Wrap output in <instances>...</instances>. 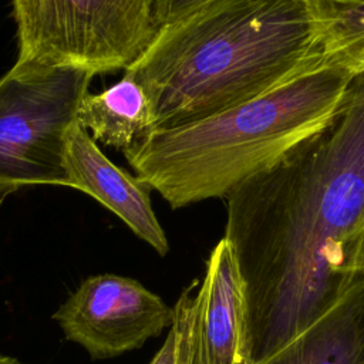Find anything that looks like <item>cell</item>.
<instances>
[{
    "label": "cell",
    "instance_id": "obj_1",
    "mask_svg": "<svg viewBox=\"0 0 364 364\" xmlns=\"http://www.w3.org/2000/svg\"><path fill=\"white\" fill-rule=\"evenodd\" d=\"M243 282L247 364L326 314L357 280L364 223V73L336 117L226 198Z\"/></svg>",
    "mask_w": 364,
    "mask_h": 364
},
{
    "label": "cell",
    "instance_id": "obj_3",
    "mask_svg": "<svg viewBox=\"0 0 364 364\" xmlns=\"http://www.w3.org/2000/svg\"><path fill=\"white\" fill-rule=\"evenodd\" d=\"M355 75L324 61L282 87L205 119L152 131L124 155L172 209L226 198L338 112Z\"/></svg>",
    "mask_w": 364,
    "mask_h": 364
},
{
    "label": "cell",
    "instance_id": "obj_15",
    "mask_svg": "<svg viewBox=\"0 0 364 364\" xmlns=\"http://www.w3.org/2000/svg\"><path fill=\"white\" fill-rule=\"evenodd\" d=\"M0 364H24L13 357H6V355H0Z\"/></svg>",
    "mask_w": 364,
    "mask_h": 364
},
{
    "label": "cell",
    "instance_id": "obj_6",
    "mask_svg": "<svg viewBox=\"0 0 364 364\" xmlns=\"http://www.w3.org/2000/svg\"><path fill=\"white\" fill-rule=\"evenodd\" d=\"M53 318L67 340L100 360L142 347L173 324L175 310L138 280L104 273L85 279Z\"/></svg>",
    "mask_w": 364,
    "mask_h": 364
},
{
    "label": "cell",
    "instance_id": "obj_11",
    "mask_svg": "<svg viewBox=\"0 0 364 364\" xmlns=\"http://www.w3.org/2000/svg\"><path fill=\"white\" fill-rule=\"evenodd\" d=\"M327 63L364 73V0H309Z\"/></svg>",
    "mask_w": 364,
    "mask_h": 364
},
{
    "label": "cell",
    "instance_id": "obj_14",
    "mask_svg": "<svg viewBox=\"0 0 364 364\" xmlns=\"http://www.w3.org/2000/svg\"><path fill=\"white\" fill-rule=\"evenodd\" d=\"M357 276L364 277V223L360 233L358 252H357Z\"/></svg>",
    "mask_w": 364,
    "mask_h": 364
},
{
    "label": "cell",
    "instance_id": "obj_13",
    "mask_svg": "<svg viewBox=\"0 0 364 364\" xmlns=\"http://www.w3.org/2000/svg\"><path fill=\"white\" fill-rule=\"evenodd\" d=\"M149 364H178V338L173 326L169 327L165 343Z\"/></svg>",
    "mask_w": 364,
    "mask_h": 364
},
{
    "label": "cell",
    "instance_id": "obj_2",
    "mask_svg": "<svg viewBox=\"0 0 364 364\" xmlns=\"http://www.w3.org/2000/svg\"><path fill=\"white\" fill-rule=\"evenodd\" d=\"M309 0H210L162 26L125 70L145 91L152 131L259 98L323 64Z\"/></svg>",
    "mask_w": 364,
    "mask_h": 364
},
{
    "label": "cell",
    "instance_id": "obj_10",
    "mask_svg": "<svg viewBox=\"0 0 364 364\" xmlns=\"http://www.w3.org/2000/svg\"><path fill=\"white\" fill-rule=\"evenodd\" d=\"M77 122L92 139L127 151L152 132V112L144 88L128 74L101 92H87Z\"/></svg>",
    "mask_w": 364,
    "mask_h": 364
},
{
    "label": "cell",
    "instance_id": "obj_12",
    "mask_svg": "<svg viewBox=\"0 0 364 364\" xmlns=\"http://www.w3.org/2000/svg\"><path fill=\"white\" fill-rule=\"evenodd\" d=\"M208 1L210 0H158V21L161 27L171 24L193 13Z\"/></svg>",
    "mask_w": 364,
    "mask_h": 364
},
{
    "label": "cell",
    "instance_id": "obj_7",
    "mask_svg": "<svg viewBox=\"0 0 364 364\" xmlns=\"http://www.w3.org/2000/svg\"><path fill=\"white\" fill-rule=\"evenodd\" d=\"M65 168L68 188L92 196L161 256L168 253L166 235L152 209L151 186L111 162L78 122L67 135Z\"/></svg>",
    "mask_w": 364,
    "mask_h": 364
},
{
    "label": "cell",
    "instance_id": "obj_8",
    "mask_svg": "<svg viewBox=\"0 0 364 364\" xmlns=\"http://www.w3.org/2000/svg\"><path fill=\"white\" fill-rule=\"evenodd\" d=\"M195 299L193 364H247L243 282L225 237L208 259Z\"/></svg>",
    "mask_w": 364,
    "mask_h": 364
},
{
    "label": "cell",
    "instance_id": "obj_4",
    "mask_svg": "<svg viewBox=\"0 0 364 364\" xmlns=\"http://www.w3.org/2000/svg\"><path fill=\"white\" fill-rule=\"evenodd\" d=\"M95 74L17 58L0 78V189L68 186L67 135Z\"/></svg>",
    "mask_w": 364,
    "mask_h": 364
},
{
    "label": "cell",
    "instance_id": "obj_16",
    "mask_svg": "<svg viewBox=\"0 0 364 364\" xmlns=\"http://www.w3.org/2000/svg\"><path fill=\"white\" fill-rule=\"evenodd\" d=\"M9 192L7 191H4V189H0V203H1V200H3V198L7 195Z\"/></svg>",
    "mask_w": 364,
    "mask_h": 364
},
{
    "label": "cell",
    "instance_id": "obj_5",
    "mask_svg": "<svg viewBox=\"0 0 364 364\" xmlns=\"http://www.w3.org/2000/svg\"><path fill=\"white\" fill-rule=\"evenodd\" d=\"M18 58L94 74L131 67L161 30L158 0H11Z\"/></svg>",
    "mask_w": 364,
    "mask_h": 364
},
{
    "label": "cell",
    "instance_id": "obj_9",
    "mask_svg": "<svg viewBox=\"0 0 364 364\" xmlns=\"http://www.w3.org/2000/svg\"><path fill=\"white\" fill-rule=\"evenodd\" d=\"M259 364H364V277L317 321Z\"/></svg>",
    "mask_w": 364,
    "mask_h": 364
}]
</instances>
